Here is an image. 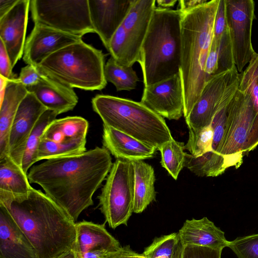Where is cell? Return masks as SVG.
Masks as SVG:
<instances>
[{
  "label": "cell",
  "instance_id": "obj_1",
  "mask_svg": "<svg viewBox=\"0 0 258 258\" xmlns=\"http://www.w3.org/2000/svg\"><path fill=\"white\" fill-rule=\"evenodd\" d=\"M112 165L109 152L96 147L79 154L46 160L33 166L27 175L30 183L40 186L76 222L93 205V196Z\"/></svg>",
  "mask_w": 258,
  "mask_h": 258
},
{
  "label": "cell",
  "instance_id": "obj_2",
  "mask_svg": "<svg viewBox=\"0 0 258 258\" xmlns=\"http://www.w3.org/2000/svg\"><path fill=\"white\" fill-rule=\"evenodd\" d=\"M0 203L34 247L39 258H62L76 239V223L51 199L32 188L17 194L0 190Z\"/></svg>",
  "mask_w": 258,
  "mask_h": 258
},
{
  "label": "cell",
  "instance_id": "obj_3",
  "mask_svg": "<svg viewBox=\"0 0 258 258\" xmlns=\"http://www.w3.org/2000/svg\"><path fill=\"white\" fill-rule=\"evenodd\" d=\"M219 0L209 1L183 13L181 23L180 73L184 118L189 114L207 82L205 67L213 37Z\"/></svg>",
  "mask_w": 258,
  "mask_h": 258
},
{
  "label": "cell",
  "instance_id": "obj_4",
  "mask_svg": "<svg viewBox=\"0 0 258 258\" xmlns=\"http://www.w3.org/2000/svg\"><path fill=\"white\" fill-rule=\"evenodd\" d=\"M183 14L178 9H154L138 62L145 87L180 72Z\"/></svg>",
  "mask_w": 258,
  "mask_h": 258
},
{
  "label": "cell",
  "instance_id": "obj_5",
  "mask_svg": "<svg viewBox=\"0 0 258 258\" xmlns=\"http://www.w3.org/2000/svg\"><path fill=\"white\" fill-rule=\"evenodd\" d=\"M91 102L103 125L157 150L173 139L164 118L141 102L101 94L96 95Z\"/></svg>",
  "mask_w": 258,
  "mask_h": 258
},
{
  "label": "cell",
  "instance_id": "obj_6",
  "mask_svg": "<svg viewBox=\"0 0 258 258\" xmlns=\"http://www.w3.org/2000/svg\"><path fill=\"white\" fill-rule=\"evenodd\" d=\"M102 50L82 39L51 54L36 67L43 75L70 88L101 90L107 85Z\"/></svg>",
  "mask_w": 258,
  "mask_h": 258
},
{
  "label": "cell",
  "instance_id": "obj_7",
  "mask_svg": "<svg viewBox=\"0 0 258 258\" xmlns=\"http://www.w3.org/2000/svg\"><path fill=\"white\" fill-rule=\"evenodd\" d=\"M98 199L100 210L110 227L127 226L134 212V169L132 161L116 159Z\"/></svg>",
  "mask_w": 258,
  "mask_h": 258
},
{
  "label": "cell",
  "instance_id": "obj_8",
  "mask_svg": "<svg viewBox=\"0 0 258 258\" xmlns=\"http://www.w3.org/2000/svg\"><path fill=\"white\" fill-rule=\"evenodd\" d=\"M255 113L250 99L239 89L230 103L226 127L220 149L227 168H238L250 151Z\"/></svg>",
  "mask_w": 258,
  "mask_h": 258
},
{
  "label": "cell",
  "instance_id": "obj_9",
  "mask_svg": "<svg viewBox=\"0 0 258 258\" xmlns=\"http://www.w3.org/2000/svg\"><path fill=\"white\" fill-rule=\"evenodd\" d=\"M155 0H133L131 9L113 36L108 51L117 62L132 67L139 62Z\"/></svg>",
  "mask_w": 258,
  "mask_h": 258
},
{
  "label": "cell",
  "instance_id": "obj_10",
  "mask_svg": "<svg viewBox=\"0 0 258 258\" xmlns=\"http://www.w3.org/2000/svg\"><path fill=\"white\" fill-rule=\"evenodd\" d=\"M34 24L83 37L94 33L88 0H30Z\"/></svg>",
  "mask_w": 258,
  "mask_h": 258
},
{
  "label": "cell",
  "instance_id": "obj_11",
  "mask_svg": "<svg viewBox=\"0 0 258 258\" xmlns=\"http://www.w3.org/2000/svg\"><path fill=\"white\" fill-rule=\"evenodd\" d=\"M225 3L234 62L238 72L241 73L255 53L251 43L254 2L252 0H225Z\"/></svg>",
  "mask_w": 258,
  "mask_h": 258
},
{
  "label": "cell",
  "instance_id": "obj_12",
  "mask_svg": "<svg viewBox=\"0 0 258 258\" xmlns=\"http://www.w3.org/2000/svg\"><path fill=\"white\" fill-rule=\"evenodd\" d=\"M141 102L169 120H178L184 113V95L180 73L145 87Z\"/></svg>",
  "mask_w": 258,
  "mask_h": 258
},
{
  "label": "cell",
  "instance_id": "obj_13",
  "mask_svg": "<svg viewBox=\"0 0 258 258\" xmlns=\"http://www.w3.org/2000/svg\"><path fill=\"white\" fill-rule=\"evenodd\" d=\"M238 75L235 67L213 76L206 82L200 97L185 118L188 128L197 129L211 125L228 86Z\"/></svg>",
  "mask_w": 258,
  "mask_h": 258
},
{
  "label": "cell",
  "instance_id": "obj_14",
  "mask_svg": "<svg viewBox=\"0 0 258 258\" xmlns=\"http://www.w3.org/2000/svg\"><path fill=\"white\" fill-rule=\"evenodd\" d=\"M47 109L32 93L20 103L13 120L9 140V155L22 167L27 141L37 121Z\"/></svg>",
  "mask_w": 258,
  "mask_h": 258
},
{
  "label": "cell",
  "instance_id": "obj_15",
  "mask_svg": "<svg viewBox=\"0 0 258 258\" xmlns=\"http://www.w3.org/2000/svg\"><path fill=\"white\" fill-rule=\"evenodd\" d=\"M82 38L45 26L34 24L25 42L23 60L27 64L36 67L51 54L82 40Z\"/></svg>",
  "mask_w": 258,
  "mask_h": 258
},
{
  "label": "cell",
  "instance_id": "obj_16",
  "mask_svg": "<svg viewBox=\"0 0 258 258\" xmlns=\"http://www.w3.org/2000/svg\"><path fill=\"white\" fill-rule=\"evenodd\" d=\"M133 0H88L89 15L94 31L108 50L114 33L123 22Z\"/></svg>",
  "mask_w": 258,
  "mask_h": 258
},
{
  "label": "cell",
  "instance_id": "obj_17",
  "mask_svg": "<svg viewBox=\"0 0 258 258\" xmlns=\"http://www.w3.org/2000/svg\"><path fill=\"white\" fill-rule=\"evenodd\" d=\"M30 0H18L0 18V40L4 43L13 67L23 56Z\"/></svg>",
  "mask_w": 258,
  "mask_h": 258
},
{
  "label": "cell",
  "instance_id": "obj_18",
  "mask_svg": "<svg viewBox=\"0 0 258 258\" xmlns=\"http://www.w3.org/2000/svg\"><path fill=\"white\" fill-rule=\"evenodd\" d=\"M76 239L73 249L62 258H81L89 252L115 251L121 246L106 229L105 224L83 221L76 223Z\"/></svg>",
  "mask_w": 258,
  "mask_h": 258
},
{
  "label": "cell",
  "instance_id": "obj_19",
  "mask_svg": "<svg viewBox=\"0 0 258 258\" xmlns=\"http://www.w3.org/2000/svg\"><path fill=\"white\" fill-rule=\"evenodd\" d=\"M0 258H39L28 238L1 203Z\"/></svg>",
  "mask_w": 258,
  "mask_h": 258
},
{
  "label": "cell",
  "instance_id": "obj_20",
  "mask_svg": "<svg viewBox=\"0 0 258 258\" xmlns=\"http://www.w3.org/2000/svg\"><path fill=\"white\" fill-rule=\"evenodd\" d=\"M47 109L58 115L72 110L78 102L74 90L46 76L36 84L26 87Z\"/></svg>",
  "mask_w": 258,
  "mask_h": 258
},
{
  "label": "cell",
  "instance_id": "obj_21",
  "mask_svg": "<svg viewBox=\"0 0 258 258\" xmlns=\"http://www.w3.org/2000/svg\"><path fill=\"white\" fill-rule=\"evenodd\" d=\"M102 144L116 159L131 161L152 158L158 150L154 147L105 125H103Z\"/></svg>",
  "mask_w": 258,
  "mask_h": 258
},
{
  "label": "cell",
  "instance_id": "obj_22",
  "mask_svg": "<svg viewBox=\"0 0 258 258\" xmlns=\"http://www.w3.org/2000/svg\"><path fill=\"white\" fill-rule=\"evenodd\" d=\"M224 234L207 217L185 220L178 232L183 246L193 245L221 250L228 247L229 243Z\"/></svg>",
  "mask_w": 258,
  "mask_h": 258
},
{
  "label": "cell",
  "instance_id": "obj_23",
  "mask_svg": "<svg viewBox=\"0 0 258 258\" xmlns=\"http://www.w3.org/2000/svg\"><path fill=\"white\" fill-rule=\"evenodd\" d=\"M26 87L18 79L8 80L0 108V158L9 155L11 126L19 106L28 94Z\"/></svg>",
  "mask_w": 258,
  "mask_h": 258
},
{
  "label": "cell",
  "instance_id": "obj_24",
  "mask_svg": "<svg viewBox=\"0 0 258 258\" xmlns=\"http://www.w3.org/2000/svg\"><path fill=\"white\" fill-rule=\"evenodd\" d=\"M132 162L134 169V212L139 214L156 200L155 172L153 167L143 160Z\"/></svg>",
  "mask_w": 258,
  "mask_h": 258
},
{
  "label": "cell",
  "instance_id": "obj_25",
  "mask_svg": "<svg viewBox=\"0 0 258 258\" xmlns=\"http://www.w3.org/2000/svg\"><path fill=\"white\" fill-rule=\"evenodd\" d=\"M30 183L27 173L9 155L0 158V190L24 194L32 188Z\"/></svg>",
  "mask_w": 258,
  "mask_h": 258
},
{
  "label": "cell",
  "instance_id": "obj_26",
  "mask_svg": "<svg viewBox=\"0 0 258 258\" xmlns=\"http://www.w3.org/2000/svg\"><path fill=\"white\" fill-rule=\"evenodd\" d=\"M238 89L250 99L255 113L252 151L258 145V53L253 55L246 69L239 74Z\"/></svg>",
  "mask_w": 258,
  "mask_h": 258
},
{
  "label": "cell",
  "instance_id": "obj_27",
  "mask_svg": "<svg viewBox=\"0 0 258 258\" xmlns=\"http://www.w3.org/2000/svg\"><path fill=\"white\" fill-rule=\"evenodd\" d=\"M184 167L201 177L217 176L227 169L224 157L212 151L198 157L186 153Z\"/></svg>",
  "mask_w": 258,
  "mask_h": 258
},
{
  "label": "cell",
  "instance_id": "obj_28",
  "mask_svg": "<svg viewBox=\"0 0 258 258\" xmlns=\"http://www.w3.org/2000/svg\"><path fill=\"white\" fill-rule=\"evenodd\" d=\"M86 139H69L62 142H54L41 138L37 161L82 153L86 151Z\"/></svg>",
  "mask_w": 258,
  "mask_h": 258
},
{
  "label": "cell",
  "instance_id": "obj_29",
  "mask_svg": "<svg viewBox=\"0 0 258 258\" xmlns=\"http://www.w3.org/2000/svg\"><path fill=\"white\" fill-rule=\"evenodd\" d=\"M57 115L55 112L47 109L35 125L27 141L22 160V168L26 173L37 162L38 150L43 133Z\"/></svg>",
  "mask_w": 258,
  "mask_h": 258
},
{
  "label": "cell",
  "instance_id": "obj_30",
  "mask_svg": "<svg viewBox=\"0 0 258 258\" xmlns=\"http://www.w3.org/2000/svg\"><path fill=\"white\" fill-rule=\"evenodd\" d=\"M104 75L107 82L113 84L117 91L135 89L140 81L132 67H125L110 57L105 66Z\"/></svg>",
  "mask_w": 258,
  "mask_h": 258
},
{
  "label": "cell",
  "instance_id": "obj_31",
  "mask_svg": "<svg viewBox=\"0 0 258 258\" xmlns=\"http://www.w3.org/2000/svg\"><path fill=\"white\" fill-rule=\"evenodd\" d=\"M183 143L174 139L163 144L158 149L160 151L162 166L175 180L184 167L185 154Z\"/></svg>",
  "mask_w": 258,
  "mask_h": 258
},
{
  "label": "cell",
  "instance_id": "obj_32",
  "mask_svg": "<svg viewBox=\"0 0 258 258\" xmlns=\"http://www.w3.org/2000/svg\"><path fill=\"white\" fill-rule=\"evenodd\" d=\"M213 131L211 125L197 129L189 128V137L184 149L195 157L212 151Z\"/></svg>",
  "mask_w": 258,
  "mask_h": 258
},
{
  "label": "cell",
  "instance_id": "obj_33",
  "mask_svg": "<svg viewBox=\"0 0 258 258\" xmlns=\"http://www.w3.org/2000/svg\"><path fill=\"white\" fill-rule=\"evenodd\" d=\"M179 240L178 233L156 237L142 253L145 258H172Z\"/></svg>",
  "mask_w": 258,
  "mask_h": 258
},
{
  "label": "cell",
  "instance_id": "obj_34",
  "mask_svg": "<svg viewBox=\"0 0 258 258\" xmlns=\"http://www.w3.org/2000/svg\"><path fill=\"white\" fill-rule=\"evenodd\" d=\"M52 123L61 132L66 140L86 139L89 123L82 117L67 116L55 119Z\"/></svg>",
  "mask_w": 258,
  "mask_h": 258
},
{
  "label": "cell",
  "instance_id": "obj_35",
  "mask_svg": "<svg viewBox=\"0 0 258 258\" xmlns=\"http://www.w3.org/2000/svg\"><path fill=\"white\" fill-rule=\"evenodd\" d=\"M228 247L238 258H258V234L238 237L229 241Z\"/></svg>",
  "mask_w": 258,
  "mask_h": 258
},
{
  "label": "cell",
  "instance_id": "obj_36",
  "mask_svg": "<svg viewBox=\"0 0 258 258\" xmlns=\"http://www.w3.org/2000/svg\"><path fill=\"white\" fill-rule=\"evenodd\" d=\"M218 62L216 74L233 69L235 67L232 47L227 28L221 35L218 43Z\"/></svg>",
  "mask_w": 258,
  "mask_h": 258
},
{
  "label": "cell",
  "instance_id": "obj_37",
  "mask_svg": "<svg viewBox=\"0 0 258 258\" xmlns=\"http://www.w3.org/2000/svg\"><path fill=\"white\" fill-rule=\"evenodd\" d=\"M222 251L209 247L186 245L183 247L182 258H221Z\"/></svg>",
  "mask_w": 258,
  "mask_h": 258
},
{
  "label": "cell",
  "instance_id": "obj_38",
  "mask_svg": "<svg viewBox=\"0 0 258 258\" xmlns=\"http://www.w3.org/2000/svg\"><path fill=\"white\" fill-rule=\"evenodd\" d=\"M218 46L213 38L205 67V73L207 81L211 77L216 75L218 68Z\"/></svg>",
  "mask_w": 258,
  "mask_h": 258
},
{
  "label": "cell",
  "instance_id": "obj_39",
  "mask_svg": "<svg viewBox=\"0 0 258 258\" xmlns=\"http://www.w3.org/2000/svg\"><path fill=\"white\" fill-rule=\"evenodd\" d=\"M42 76L36 67L27 64L21 69L18 80L26 87H28L37 83Z\"/></svg>",
  "mask_w": 258,
  "mask_h": 258
},
{
  "label": "cell",
  "instance_id": "obj_40",
  "mask_svg": "<svg viewBox=\"0 0 258 258\" xmlns=\"http://www.w3.org/2000/svg\"><path fill=\"white\" fill-rule=\"evenodd\" d=\"M13 66L5 46L0 40V75L8 80L18 79L13 72Z\"/></svg>",
  "mask_w": 258,
  "mask_h": 258
},
{
  "label": "cell",
  "instance_id": "obj_41",
  "mask_svg": "<svg viewBox=\"0 0 258 258\" xmlns=\"http://www.w3.org/2000/svg\"><path fill=\"white\" fill-rule=\"evenodd\" d=\"M103 258H145L143 253L133 250L129 245L120 247L119 249L106 253Z\"/></svg>",
  "mask_w": 258,
  "mask_h": 258
},
{
  "label": "cell",
  "instance_id": "obj_42",
  "mask_svg": "<svg viewBox=\"0 0 258 258\" xmlns=\"http://www.w3.org/2000/svg\"><path fill=\"white\" fill-rule=\"evenodd\" d=\"M207 0H180L178 1V10L183 13L186 12L203 5Z\"/></svg>",
  "mask_w": 258,
  "mask_h": 258
},
{
  "label": "cell",
  "instance_id": "obj_43",
  "mask_svg": "<svg viewBox=\"0 0 258 258\" xmlns=\"http://www.w3.org/2000/svg\"><path fill=\"white\" fill-rule=\"evenodd\" d=\"M18 0H0V18L4 16L15 5Z\"/></svg>",
  "mask_w": 258,
  "mask_h": 258
},
{
  "label": "cell",
  "instance_id": "obj_44",
  "mask_svg": "<svg viewBox=\"0 0 258 258\" xmlns=\"http://www.w3.org/2000/svg\"><path fill=\"white\" fill-rule=\"evenodd\" d=\"M177 2L178 1L177 0H157L156 4H157L158 7L170 9L173 7Z\"/></svg>",
  "mask_w": 258,
  "mask_h": 258
},
{
  "label": "cell",
  "instance_id": "obj_45",
  "mask_svg": "<svg viewBox=\"0 0 258 258\" xmlns=\"http://www.w3.org/2000/svg\"><path fill=\"white\" fill-rule=\"evenodd\" d=\"M183 246L179 240L176 246L172 258H182Z\"/></svg>",
  "mask_w": 258,
  "mask_h": 258
}]
</instances>
